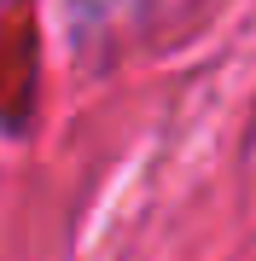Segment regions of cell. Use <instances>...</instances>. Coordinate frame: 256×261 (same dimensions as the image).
Returning <instances> with one entry per match:
<instances>
[]
</instances>
